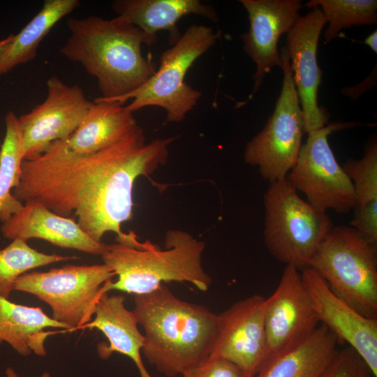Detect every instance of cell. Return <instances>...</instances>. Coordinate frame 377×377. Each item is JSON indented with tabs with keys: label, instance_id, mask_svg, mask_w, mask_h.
Wrapping results in <instances>:
<instances>
[{
	"label": "cell",
	"instance_id": "8",
	"mask_svg": "<svg viewBox=\"0 0 377 377\" xmlns=\"http://www.w3.org/2000/svg\"><path fill=\"white\" fill-rule=\"evenodd\" d=\"M115 276L104 263L68 265L47 272H27L16 281L14 290L31 294L48 304L52 318L67 330L82 329L94 318L100 297L108 293Z\"/></svg>",
	"mask_w": 377,
	"mask_h": 377
},
{
	"label": "cell",
	"instance_id": "5",
	"mask_svg": "<svg viewBox=\"0 0 377 377\" xmlns=\"http://www.w3.org/2000/svg\"><path fill=\"white\" fill-rule=\"evenodd\" d=\"M263 202V235L270 253L299 270L309 267L333 227L330 218L302 199L288 177L269 183Z\"/></svg>",
	"mask_w": 377,
	"mask_h": 377
},
{
	"label": "cell",
	"instance_id": "16",
	"mask_svg": "<svg viewBox=\"0 0 377 377\" xmlns=\"http://www.w3.org/2000/svg\"><path fill=\"white\" fill-rule=\"evenodd\" d=\"M248 13L249 31L241 36L243 49L256 64L253 89L250 98L260 89L264 77L274 66L281 68L278 42L288 34L300 17V0H240Z\"/></svg>",
	"mask_w": 377,
	"mask_h": 377
},
{
	"label": "cell",
	"instance_id": "24",
	"mask_svg": "<svg viewBox=\"0 0 377 377\" xmlns=\"http://www.w3.org/2000/svg\"><path fill=\"white\" fill-rule=\"evenodd\" d=\"M353 186L355 205L350 226L377 245V142L373 138L358 160L342 165Z\"/></svg>",
	"mask_w": 377,
	"mask_h": 377
},
{
	"label": "cell",
	"instance_id": "32",
	"mask_svg": "<svg viewBox=\"0 0 377 377\" xmlns=\"http://www.w3.org/2000/svg\"><path fill=\"white\" fill-rule=\"evenodd\" d=\"M14 34H10L6 38L0 40V51L7 45L13 38Z\"/></svg>",
	"mask_w": 377,
	"mask_h": 377
},
{
	"label": "cell",
	"instance_id": "23",
	"mask_svg": "<svg viewBox=\"0 0 377 377\" xmlns=\"http://www.w3.org/2000/svg\"><path fill=\"white\" fill-rule=\"evenodd\" d=\"M80 5L78 0L44 1L39 12L0 51V75L32 61L50 30Z\"/></svg>",
	"mask_w": 377,
	"mask_h": 377
},
{
	"label": "cell",
	"instance_id": "30",
	"mask_svg": "<svg viewBox=\"0 0 377 377\" xmlns=\"http://www.w3.org/2000/svg\"><path fill=\"white\" fill-rule=\"evenodd\" d=\"M367 44L376 54L377 52V31L375 30L369 34L364 40Z\"/></svg>",
	"mask_w": 377,
	"mask_h": 377
},
{
	"label": "cell",
	"instance_id": "15",
	"mask_svg": "<svg viewBox=\"0 0 377 377\" xmlns=\"http://www.w3.org/2000/svg\"><path fill=\"white\" fill-rule=\"evenodd\" d=\"M301 276L319 323L354 349L377 376V318L365 317L337 297L312 267L302 269Z\"/></svg>",
	"mask_w": 377,
	"mask_h": 377
},
{
	"label": "cell",
	"instance_id": "4",
	"mask_svg": "<svg viewBox=\"0 0 377 377\" xmlns=\"http://www.w3.org/2000/svg\"><path fill=\"white\" fill-rule=\"evenodd\" d=\"M205 248V242L182 230L166 232L165 249L149 240L138 248L117 242L108 244L101 257L117 280L109 281L108 290L143 295L161 284L176 281L190 283L207 291L212 279L202 266Z\"/></svg>",
	"mask_w": 377,
	"mask_h": 377
},
{
	"label": "cell",
	"instance_id": "27",
	"mask_svg": "<svg viewBox=\"0 0 377 377\" xmlns=\"http://www.w3.org/2000/svg\"><path fill=\"white\" fill-rule=\"evenodd\" d=\"M305 6L318 7L329 22L324 33L325 43L337 37L343 29L377 22L376 0H311Z\"/></svg>",
	"mask_w": 377,
	"mask_h": 377
},
{
	"label": "cell",
	"instance_id": "11",
	"mask_svg": "<svg viewBox=\"0 0 377 377\" xmlns=\"http://www.w3.org/2000/svg\"><path fill=\"white\" fill-rule=\"evenodd\" d=\"M46 87L45 100L18 117L23 161L39 156L55 141L68 140L91 103L78 84L68 85L57 75L47 79Z\"/></svg>",
	"mask_w": 377,
	"mask_h": 377
},
{
	"label": "cell",
	"instance_id": "6",
	"mask_svg": "<svg viewBox=\"0 0 377 377\" xmlns=\"http://www.w3.org/2000/svg\"><path fill=\"white\" fill-rule=\"evenodd\" d=\"M309 267L349 306L377 318V245L357 229L332 227Z\"/></svg>",
	"mask_w": 377,
	"mask_h": 377
},
{
	"label": "cell",
	"instance_id": "1",
	"mask_svg": "<svg viewBox=\"0 0 377 377\" xmlns=\"http://www.w3.org/2000/svg\"><path fill=\"white\" fill-rule=\"evenodd\" d=\"M175 139L147 143L138 125L122 139L91 154L73 151L66 140L55 141L39 156L22 161L12 194L22 202L37 200L59 216H73L96 242L112 232L117 243L126 244L134 232H123L121 225L133 216L135 182L166 163Z\"/></svg>",
	"mask_w": 377,
	"mask_h": 377
},
{
	"label": "cell",
	"instance_id": "31",
	"mask_svg": "<svg viewBox=\"0 0 377 377\" xmlns=\"http://www.w3.org/2000/svg\"><path fill=\"white\" fill-rule=\"evenodd\" d=\"M6 377H19L15 370L12 367H7L6 369ZM40 377H50L48 372H44Z\"/></svg>",
	"mask_w": 377,
	"mask_h": 377
},
{
	"label": "cell",
	"instance_id": "22",
	"mask_svg": "<svg viewBox=\"0 0 377 377\" xmlns=\"http://www.w3.org/2000/svg\"><path fill=\"white\" fill-rule=\"evenodd\" d=\"M48 327H67L45 313L40 307L19 304L0 296V343L6 342L17 353L45 356V341L52 332Z\"/></svg>",
	"mask_w": 377,
	"mask_h": 377
},
{
	"label": "cell",
	"instance_id": "9",
	"mask_svg": "<svg viewBox=\"0 0 377 377\" xmlns=\"http://www.w3.org/2000/svg\"><path fill=\"white\" fill-rule=\"evenodd\" d=\"M280 54L283 78L274 112L265 127L246 144L244 153L245 162L257 166L269 183L288 177L297 160L304 133L303 112L286 47Z\"/></svg>",
	"mask_w": 377,
	"mask_h": 377
},
{
	"label": "cell",
	"instance_id": "10",
	"mask_svg": "<svg viewBox=\"0 0 377 377\" xmlns=\"http://www.w3.org/2000/svg\"><path fill=\"white\" fill-rule=\"evenodd\" d=\"M353 123H335L308 134L288 179L306 201L326 212L332 209L346 214L355 207L353 184L330 146L332 132L353 126Z\"/></svg>",
	"mask_w": 377,
	"mask_h": 377
},
{
	"label": "cell",
	"instance_id": "21",
	"mask_svg": "<svg viewBox=\"0 0 377 377\" xmlns=\"http://www.w3.org/2000/svg\"><path fill=\"white\" fill-rule=\"evenodd\" d=\"M138 125L133 113L125 106L98 97L91 102L80 125L66 141L73 151L91 154L122 139Z\"/></svg>",
	"mask_w": 377,
	"mask_h": 377
},
{
	"label": "cell",
	"instance_id": "2",
	"mask_svg": "<svg viewBox=\"0 0 377 377\" xmlns=\"http://www.w3.org/2000/svg\"><path fill=\"white\" fill-rule=\"evenodd\" d=\"M133 298V311L145 330L142 351L159 372L184 376L208 360L216 339L217 314L179 299L165 284Z\"/></svg>",
	"mask_w": 377,
	"mask_h": 377
},
{
	"label": "cell",
	"instance_id": "3",
	"mask_svg": "<svg viewBox=\"0 0 377 377\" xmlns=\"http://www.w3.org/2000/svg\"><path fill=\"white\" fill-rule=\"evenodd\" d=\"M66 25L70 34L60 52L96 78L101 99L115 101L155 73L142 53L143 32L121 17H70Z\"/></svg>",
	"mask_w": 377,
	"mask_h": 377
},
{
	"label": "cell",
	"instance_id": "12",
	"mask_svg": "<svg viewBox=\"0 0 377 377\" xmlns=\"http://www.w3.org/2000/svg\"><path fill=\"white\" fill-rule=\"evenodd\" d=\"M319 324L301 272L286 265L276 290L266 299V348L260 368L308 337Z\"/></svg>",
	"mask_w": 377,
	"mask_h": 377
},
{
	"label": "cell",
	"instance_id": "18",
	"mask_svg": "<svg viewBox=\"0 0 377 377\" xmlns=\"http://www.w3.org/2000/svg\"><path fill=\"white\" fill-rule=\"evenodd\" d=\"M112 7L117 17L143 32L147 45L155 43L157 33L163 30L168 31L169 42L174 45L182 36L177 22L184 16L196 15L219 21L214 8L199 0H115Z\"/></svg>",
	"mask_w": 377,
	"mask_h": 377
},
{
	"label": "cell",
	"instance_id": "13",
	"mask_svg": "<svg viewBox=\"0 0 377 377\" xmlns=\"http://www.w3.org/2000/svg\"><path fill=\"white\" fill-rule=\"evenodd\" d=\"M266 298L253 295L217 315V332L209 358L228 360L253 377L265 358Z\"/></svg>",
	"mask_w": 377,
	"mask_h": 377
},
{
	"label": "cell",
	"instance_id": "7",
	"mask_svg": "<svg viewBox=\"0 0 377 377\" xmlns=\"http://www.w3.org/2000/svg\"><path fill=\"white\" fill-rule=\"evenodd\" d=\"M221 31L205 25L192 24L171 47L160 57L159 68L140 87L117 99L127 110L134 112L147 106H158L166 111V121L180 122L197 104L201 92L185 81L194 62L216 42Z\"/></svg>",
	"mask_w": 377,
	"mask_h": 377
},
{
	"label": "cell",
	"instance_id": "17",
	"mask_svg": "<svg viewBox=\"0 0 377 377\" xmlns=\"http://www.w3.org/2000/svg\"><path fill=\"white\" fill-rule=\"evenodd\" d=\"M4 238L45 240L53 245L102 256L108 244L93 239L72 218L59 216L37 200L24 202L22 207L2 223Z\"/></svg>",
	"mask_w": 377,
	"mask_h": 377
},
{
	"label": "cell",
	"instance_id": "29",
	"mask_svg": "<svg viewBox=\"0 0 377 377\" xmlns=\"http://www.w3.org/2000/svg\"><path fill=\"white\" fill-rule=\"evenodd\" d=\"M183 377H253L234 363L222 358H208Z\"/></svg>",
	"mask_w": 377,
	"mask_h": 377
},
{
	"label": "cell",
	"instance_id": "26",
	"mask_svg": "<svg viewBox=\"0 0 377 377\" xmlns=\"http://www.w3.org/2000/svg\"><path fill=\"white\" fill-rule=\"evenodd\" d=\"M76 258L41 253L25 241L14 239L0 250V296L9 299L17 279L31 269Z\"/></svg>",
	"mask_w": 377,
	"mask_h": 377
},
{
	"label": "cell",
	"instance_id": "28",
	"mask_svg": "<svg viewBox=\"0 0 377 377\" xmlns=\"http://www.w3.org/2000/svg\"><path fill=\"white\" fill-rule=\"evenodd\" d=\"M321 377H377L351 347L338 350Z\"/></svg>",
	"mask_w": 377,
	"mask_h": 377
},
{
	"label": "cell",
	"instance_id": "25",
	"mask_svg": "<svg viewBox=\"0 0 377 377\" xmlns=\"http://www.w3.org/2000/svg\"><path fill=\"white\" fill-rule=\"evenodd\" d=\"M6 134L0 155V221L4 222L17 213L23 203L12 194L20 181L22 138L18 117L9 111L5 116Z\"/></svg>",
	"mask_w": 377,
	"mask_h": 377
},
{
	"label": "cell",
	"instance_id": "33",
	"mask_svg": "<svg viewBox=\"0 0 377 377\" xmlns=\"http://www.w3.org/2000/svg\"><path fill=\"white\" fill-rule=\"evenodd\" d=\"M1 145H0V155H1Z\"/></svg>",
	"mask_w": 377,
	"mask_h": 377
},
{
	"label": "cell",
	"instance_id": "19",
	"mask_svg": "<svg viewBox=\"0 0 377 377\" xmlns=\"http://www.w3.org/2000/svg\"><path fill=\"white\" fill-rule=\"evenodd\" d=\"M125 297L104 293L99 299L94 318L82 329L96 328L106 337L109 343L97 346L99 357L108 359L113 353L128 357L135 364L140 377H151L141 357L144 335L138 327V321L133 311L124 305Z\"/></svg>",
	"mask_w": 377,
	"mask_h": 377
},
{
	"label": "cell",
	"instance_id": "14",
	"mask_svg": "<svg viewBox=\"0 0 377 377\" xmlns=\"http://www.w3.org/2000/svg\"><path fill=\"white\" fill-rule=\"evenodd\" d=\"M327 20L318 7L300 17L287 34L286 45L293 81L298 94L307 134L324 128L326 110L318 106V91L321 71L317 61L320 33Z\"/></svg>",
	"mask_w": 377,
	"mask_h": 377
},
{
	"label": "cell",
	"instance_id": "20",
	"mask_svg": "<svg viewBox=\"0 0 377 377\" xmlns=\"http://www.w3.org/2000/svg\"><path fill=\"white\" fill-rule=\"evenodd\" d=\"M340 343L325 325L265 364L254 377H321Z\"/></svg>",
	"mask_w": 377,
	"mask_h": 377
}]
</instances>
